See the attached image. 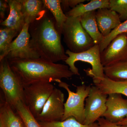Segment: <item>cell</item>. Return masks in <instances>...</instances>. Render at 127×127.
Wrapping results in <instances>:
<instances>
[{"label":"cell","instance_id":"2e32d148","mask_svg":"<svg viewBox=\"0 0 127 127\" xmlns=\"http://www.w3.org/2000/svg\"><path fill=\"white\" fill-rule=\"evenodd\" d=\"M26 23L30 25L43 16L48 10L43 1L20 0Z\"/></svg>","mask_w":127,"mask_h":127},{"label":"cell","instance_id":"5bb4252c","mask_svg":"<svg viewBox=\"0 0 127 127\" xmlns=\"http://www.w3.org/2000/svg\"><path fill=\"white\" fill-rule=\"evenodd\" d=\"M10 12L6 19L1 22V25L16 30L19 33L26 24L20 0H7Z\"/></svg>","mask_w":127,"mask_h":127},{"label":"cell","instance_id":"ffe728a7","mask_svg":"<svg viewBox=\"0 0 127 127\" xmlns=\"http://www.w3.org/2000/svg\"><path fill=\"white\" fill-rule=\"evenodd\" d=\"M95 85L105 94L108 95L111 93H119L127 97V81H115L105 76L98 84Z\"/></svg>","mask_w":127,"mask_h":127},{"label":"cell","instance_id":"4316f807","mask_svg":"<svg viewBox=\"0 0 127 127\" xmlns=\"http://www.w3.org/2000/svg\"><path fill=\"white\" fill-rule=\"evenodd\" d=\"M86 0H61V4L62 8H67L68 7L73 9L79 5L86 1Z\"/></svg>","mask_w":127,"mask_h":127},{"label":"cell","instance_id":"ac0fdd59","mask_svg":"<svg viewBox=\"0 0 127 127\" xmlns=\"http://www.w3.org/2000/svg\"><path fill=\"white\" fill-rule=\"evenodd\" d=\"M109 7V0H92L86 4H79L65 14L67 17H79L87 12Z\"/></svg>","mask_w":127,"mask_h":127},{"label":"cell","instance_id":"44dd1931","mask_svg":"<svg viewBox=\"0 0 127 127\" xmlns=\"http://www.w3.org/2000/svg\"><path fill=\"white\" fill-rule=\"evenodd\" d=\"M105 76L115 81H127V60L104 67Z\"/></svg>","mask_w":127,"mask_h":127},{"label":"cell","instance_id":"277c9868","mask_svg":"<svg viewBox=\"0 0 127 127\" xmlns=\"http://www.w3.org/2000/svg\"><path fill=\"white\" fill-rule=\"evenodd\" d=\"M63 40L68 50L74 53L85 51L95 45L94 41L83 27L79 17H67L62 29Z\"/></svg>","mask_w":127,"mask_h":127},{"label":"cell","instance_id":"484cf974","mask_svg":"<svg viewBox=\"0 0 127 127\" xmlns=\"http://www.w3.org/2000/svg\"><path fill=\"white\" fill-rule=\"evenodd\" d=\"M109 9L116 12L120 20H127V0H109Z\"/></svg>","mask_w":127,"mask_h":127},{"label":"cell","instance_id":"9c48e42d","mask_svg":"<svg viewBox=\"0 0 127 127\" xmlns=\"http://www.w3.org/2000/svg\"><path fill=\"white\" fill-rule=\"evenodd\" d=\"M108 95L105 94L96 86L91 87L90 92L86 99L85 106L84 125L95 123L106 111V102Z\"/></svg>","mask_w":127,"mask_h":127},{"label":"cell","instance_id":"83f0119b","mask_svg":"<svg viewBox=\"0 0 127 127\" xmlns=\"http://www.w3.org/2000/svg\"><path fill=\"white\" fill-rule=\"evenodd\" d=\"M99 127H127V126L118 125L116 123L112 122L103 117H101L98 119Z\"/></svg>","mask_w":127,"mask_h":127},{"label":"cell","instance_id":"7402d4cb","mask_svg":"<svg viewBox=\"0 0 127 127\" xmlns=\"http://www.w3.org/2000/svg\"><path fill=\"white\" fill-rule=\"evenodd\" d=\"M14 108L23 119L26 127H42L24 102L18 103Z\"/></svg>","mask_w":127,"mask_h":127},{"label":"cell","instance_id":"f546056e","mask_svg":"<svg viewBox=\"0 0 127 127\" xmlns=\"http://www.w3.org/2000/svg\"><path fill=\"white\" fill-rule=\"evenodd\" d=\"M118 125H124V126H127V117L123 119L117 123H116Z\"/></svg>","mask_w":127,"mask_h":127},{"label":"cell","instance_id":"52a82bcc","mask_svg":"<svg viewBox=\"0 0 127 127\" xmlns=\"http://www.w3.org/2000/svg\"><path fill=\"white\" fill-rule=\"evenodd\" d=\"M55 87L51 83L38 82L24 88V103L36 119Z\"/></svg>","mask_w":127,"mask_h":127},{"label":"cell","instance_id":"3957f363","mask_svg":"<svg viewBox=\"0 0 127 127\" xmlns=\"http://www.w3.org/2000/svg\"><path fill=\"white\" fill-rule=\"evenodd\" d=\"M65 53L68 58L65 63L74 75H80L78 68L75 64L77 62L81 61L88 63L92 66V68L84 69V70L87 75L92 78L94 84H98L104 78V66L100 60L99 45H95L88 50L79 53H74L68 50L66 51Z\"/></svg>","mask_w":127,"mask_h":127},{"label":"cell","instance_id":"cb8c5ba5","mask_svg":"<svg viewBox=\"0 0 127 127\" xmlns=\"http://www.w3.org/2000/svg\"><path fill=\"white\" fill-rule=\"evenodd\" d=\"M4 27L0 29V56L5 52L14 37L20 33L16 30Z\"/></svg>","mask_w":127,"mask_h":127},{"label":"cell","instance_id":"d4e9b609","mask_svg":"<svg viewBox=\"0 0 127 127\" xmlns=\"http://www.w3.org/2000/svg\"><path fill=\"white\" fill-rule=\"evenodd\" d=\"M126 32H127V20L112 31L108 35L103 37L99 45L100 52H102L116 36L119 34Z\"/></svg>","mask_w":127,"mask_h":127},{"label":"cell","instance_id":"7c38bea8","mask_svg":"<svg viewBox=\"0 0 127 127\" xmlns=\"http://www.w3.org/2000/svg\"><path fill=\"white\" fill-rule=\"evenodd\" d=\"M122 95L116 93L108 95L106 111L102 117L116 123L127 117V99L123 98Z\"/></svg>","mask_w":127,"mask_h":127},{"label":"cell","instance_id":"30bf717a","mask_svg":"<svg viewBox=\"0 0 127 127\" xmlns=\"http://www.w3.org/2000/svg\"><path fill=\"white\" fill-rule=\"evenodd\" d=\"M64 101L63 92L55 87L36 120L45 122L62 121L64 113Z\"/></svg>","mask_w":127,"mask_h":127},{"label":"cell","instance_id":"ba28073f","mask_svg":"<svg viewBox=\"0 0 127 127\" xmlns=\"http://www.w3.org/2000/svg\"><path fill=\"white\" fill-rule=\"evenodd\" d=\"M29 24L26 23L18 36L11 43L4 54L0 56V61L6 58L29 59L40 58L39 55L31 47Z\"/></svg>","mask_w":127,"mask_h":127},{"label":"cell","instance_id":"8fae6325","mask_svg":"<svg viewBox=\"0 0 127 127\" xmlns=\"http://www.w3.org/2000/svg\"><path fill=\"white\" fill-rule=\"evenodd\" d=\"M101 63L107 66L127 60V32L118 35L100 53Z\"/></svg>","mask_w":127,"mask_h":127},{"label":"cell","instance_id":"e0dca14e","mask_svg":"<svg viewBox=\"0 0 127 127\" xmlns=\"http://www.w3.org/2000/svg\"><path fill=\"white\" fill-rule=\"evenodd\" d=\"M96 11L89 12L80 17L83 27L93 39L95 45H99L104 37L99 31L96 17Z\"/></svg>","mask_w":127,"mask_h":127},{"label":"cell","instance_id":"5b68a950","mask_svg":"<svg viewBox=\"0 0 127 127\" xmlns=\"http://www.w3.org/2000/svg\"><path fill=\"white\" fill-rule=\"evenodd\" d=\"M0 62V87L5 101L14 108L20 102L24 103V86L12 70L7 59L4 58Z\"/></svg>","mask_w":127,"mask_h":127},{"label":"cell","instance_id":"4fadbf2b","mask_svg":"<svg viewBox=\"0 0 127 127\" xmlns=\"http://www.w3.org/2000/svg\"><path fill=\"white\" fill-rule=\"evenodd\" d=\"M96 17L98 29L104 37L122 23L118 14L108 8L97 10Z\"/></svg>","mask_w":127,"mask_h":127},{"label":"cell","instance_id":"7a4b0ae2","mask_svg":"<svg viewBox=\"0 0 127 127\" xmlns=\"http://www.w3.org/2000/svg\"><path fill=\"white\" fill-rule=\"evenodd\" d=\"M7 60L24 88L38 82L59 83L63 78L70 79L75 75L68 66L48 61L40 58Z\"/></svg>","mask_w":127,"mask_h":127},{"label":"cell","instance_id":"6da1fadb","mask_svg":"<svg viewBox=\"0 0 127 127\" xmlns=\"http://www.w3.org/2000/svg\"><path fill=\"white\" fill-rule=\"evenodd\" d=\"M29 31L31 47L40 58L54 63L65 62L68 58L62 45L61 35L48 11L30 24Z\"/></svg>","mask_w":127,"mask_h":127},{"label":"cell","instance_id":"9a60e30c","mask_svg":"<svg viewBox=\"0 0 127 127\" xmlns=\"http://www.w3.org/2000/svg\"><path fill=\"white\" fill-rule=\"evenodd\" d=\"M0 127H26L23 119L14 108L1 98Z\"/></svg>","mask_w":127,"mask_h":127},{"label":"cell","instance_id":"603a6c76","mask_svg":"<svg viewBox=\"0 0 127 127\" xmlns=\"http://www.w3.org/2000/svg\"><path fill=\"white\" fill-rule=\"evenodd\" d=\"M38 122L42 127H99L98 123H95L90 125H84L79 123L72 117L64 121L59 122Z\"/></svg>","mask_w":127,"mask_h":127},{"label":"cell","instance_id":"8992f818","mask_svg":"<svg viewBox=\"0 0 127 127\" xmlns=\"http://www.w3.org/2000/svg\"><path fill=\"white\" fill-rule=\"evenodd\" d=\"M60 87L67 92L68 98L64 103V113L62 121L70 117L74 118L79 123L84 124L85 120L84 101L88 96L91 86L85 84L76 86V92L71 91L69 85L63 81L58 83Z\"/></svg>","mask_w":127,"mask_h":127},{"label":"cell","instance_id":"d6986e66","mask_svg":"<svg viewBox=\"0 0 127 127\" xmlns=\"http://www.w3.org/2000/svg\"><path fill=\"white\" fill-rule=\"evenodd\" d=\"M46 8L53 15L55 20L56 28L59 33L62 34L63 25L67 19L64 14L61 4V0H42Z\"/></svg>","mask_w":127,"mask_h":127},{"label":"cell","instance_id":"f1b7e54d","mask_svg":"<svg viewBox=\"0 0 127 127\" xmlns=\"http://www.w3.org/2000/svg\"><path fill=\"white\" fill-rule=\"evenodd\" d=\"M8 7L9 6L7 0H0V17L2 21L4 18L5 12Z\"/></svg>","mask_w":127,"mask_h":127}]
</instances>
